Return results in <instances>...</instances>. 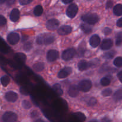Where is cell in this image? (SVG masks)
I'll list each match as a JSON object with an SVG mask.
<instances>
[{"instance_id": "19", "label": "cell", "mask_w": 122, "mask_h": 122, "mask_svg": "<svg viewBox=\"0 0 122 122\" xmlns=\"http://www.w3.org/2000/svg\"><path fill=\"white\" fill-rule=\"evenodd\" d=\"M113 13L117 16L122 15V5L120 4H117L113 8Z\"/></svg>"}, {"instance_id": "18", "label": "cell", "mask_w": 122, "mask_h": 122, "mask_svg": "<svg viewBox=\"0 0 122 122\" xmlns=\"http://www.w3.org/2000/svg\"><path fill=\"white\" fill-rule=\"evenodd\" d=\"M14 59L15 61L19 62V63H23L26 61V55L23 53H21V52H19V53H17L15 54Z\"/></svg>"}, {"instance_id": "21", "label": "cell", "mask_w": 122, "mask_h": 122, "mask_svg": "<svg viewBox=\"0 0 122 122\" xmlns=\"http://www.w3.org/2000/svg\"><path fill=\"white\" fill-rule=\"evenodd\" d=\"M44 64L43 63H37L33 65V68L35 71H41L44 69Z\"/></svg>"}, {"instance_id": "17", "label": "cell", "mask_w": 122, "mask_h": 122, "mask_svg": "<svg viewBox=\"0 0 122 122\" xmlns=\"http://www.w3.org/2000/svg\"><path fill=\"white\" fill-rule=\"evenodd\" d=\"M91 67L90 62H87L85 60H81L78 63V68L80 71H84Z\"/></svg>"}, {"instance_id": "38", "label": "cell", "mask_w": 122, "mask_h": 122, "mask_svg": "<svg viewBox=\"0 0 122 122\" xmlns=\"http://www.w3.org/2000/svg\"><path fill=\"white\" fill-rule=\"evenodd\" d=\"M112 32V30L111 29H110L109 27H106L103 30V32L106 35H108L110 34Z\"/></svg>"}, {"instance_id": "4", "label": "cell", "mask_w": 122, "mask_h": 122, "mask_svg": "<svg viewBox=\"0 0 122 122\" xmlns=\"http://www.w3.org/2000/svg\"><path fill=\"white\" fill-rule=\"evenodd\" d=\"M78 11V7L75 4H71L66 10V14L69 18L75 17Z\"/></svg>"}, {"instance_id": "25", "label": "cell", "mask_w": 122, "mask_h": 122, "mask_svg": "<svg viewBox=\"0 0 122 122\" xmlns=\"http://www.w3.org/2000/svg\"><path fill=\"white\" fill-rule=\"evenodd\" d=\"M10 81V79L9 77L7 76H4L1 78V84H2L4 86H7L9 84Z\"/></svg>"}, {"instance_id": "20", "label": "cell", "mask_w": 122, "mask_h": 122, "mask_svg": "<svg viewBox=\"0 0 122 122\" xmlns=\"http://www.w3.org/2000/svg\"><path fill=\"white\" fill-rule=\"evenodd\" d=\"M81 28L83 32L86 34H89L92 30V28L89 25L85 23H82L81 25Z\"/></svg>"}, {"instance_id": "6", "label": "cell", "mask_w": 122, "mask_h": 122, "mask_svg": "<svg viewBox=\"0 0 122 122\" xmlns=\"http://www.w3.org/2000/svg\"><path fill=\"white\" fill-rule=\"evenodd\" d=\"M76 54V50L74 48H69L63 51L62 53V58L65 61L71 60Z\"/></svg>"}, {"instance_id": "14", "label": "cell", "mask_w": 122, "mask_h": 122, "mask_svg": "<svg viewBox=\"0 0 122 122\" xmlns=\"http://www.w3.org/2000/svg\"><path fill=\"white\" fill-rule=\"evenodd\" d=\"M5 98L9 102H14L17 100L18 95L14 92L10 91L6 93L5 95Z\"/></svg>"}, {"instance_id": "24", "label": "cell", "mask_w": 122, "mask_h": 122, "mask_svg": "<svg viewBox=\"0 0 122 122\" xmlns=\"http://www.w3.org/2000/svg\"><path fill=\"white\" fill-rule=\"evenodd\" d=\"M113 99L115 101H119L122 100V89L116 92L113 95Z\"/></svg>"}, {"instance_id": "44", "label": "cell", "mask_w": 122, "mask_h": 122, "mask_svg": "<svg viewBox=\"0 0 122 122\" xmlns=\"http://www.w3.org/2000/svg\"><path fill=\"white\" fill-rule=\"evenodd\" d=\"M61 1H62V2L64 4H69V3H70V2H72L73 0H61Z\"/></svg>"}, {"instance_id": "32", "label": "cell", "mask_w": 122, "mask_h": 122, "mask_svg": "<svg viewBox=\"0 0 122 122\" xmlns=\"http://www.w3.org/2000/svg\"><path fill=\"white\" fill-rule=\"evenodd\" d=\"M22 106L25 109H29L32 107V104L30 102L27 100H24L22 102Z\"/></svg>"}, {"instance_id": "13", "label": "cell", "mask_w": 122, "mask_h": 122, "mask_svg": "<svg viewBox=\"0 0 122 122\" xmlns=\"http://www.w3.org/2000/svg\"><path fill=\"white\" fill-rule=\"evenodd\" d=\"M79 91L80 89L78 86L73 85L70 86L68 91V93H69V95L71 97H76L79 94Z\"/></svg>"}, {"instance_id": "1", "label": "cell", "mask_w": 122, "mask_h": 122, "mask_svg": "<svg viewBox=\"0 0 122 122\" xmlns=\"http://www.w3.org/2000/svg\"><path fill=\"white\" fill-rule=\"evenodd\" d=\"M54 41L55 36L54 35L51 34H44L38 36L36 39V42L39 45H49L54 42Z\"/></svg>"}, {"instance_id": "9", "label": "cell", "mask_w": 122, "mask_h": 122, "mask_svg": "<svg viewBox=\"0 0 122 122\" xmlns=\"http://www.w3.org/2000/svg\"><path fill=\"white\" fill-rule=\"evenodd\" d=\"M59 24L60 23L58 20H57V19H52L47 21L46 24V27L48 30H54L56 29L58 27Z\"/></svg>"}, {"instance_id": "11", "label": "cell", "mask_w": 122, "mask_h": 122, "mask_svg": "<svg viewBox=\"0 0 122 122\" xmlns=\"http://www.w3.org/2000/svg\"><path fill=\"white\" fill-rule=\"evenodd\" d=\"M71 71H72V69L70 67H67L60 70V71L58 74V77L61 79L65 78L70 75Z\"/></svg>"}, {"instance_id": "30", "label": "cell", "mask_w": 122, "mask_h": 122, "mask_svg": "<svg viewBox=\"0 0 122 122\" xmlns=\"http://www.w3.org/2000/svg\"><path fill=\"white\" fill-rule=\"evenodd\" d=\"M32 44L31 42H27L24 44L23 46V50L25 51H29L32 48Z\"/></svg>"}, {"instance_id": "15", "label": "cell", "mask_w": 122, "mask_h": 122, "mask_svg": "<svg viewBox=\"0 0 122 122\" xmlns=\"http://www.w3.org/2000/svg\"><path fill=\"white\" fill-rule=\"evenodd\" d=\"M113 45V41L110 39H104L101 45V48L103 50H108L112 47Z\"/></svg>"}, {"instance_id": "35", "label": "cell", "mask_w": 122, "mask_h": 122, "mask_svg": "<svg viewBox=\"0 0 122 122\" xmlns=\"http://www.w3.org/2000/svg\"><path fill=\"white\" fill-rule=\"evenodd\" d=\"M97 102V99L94 97H92L89 100V101H88V105H89V106H94L96 104Z\"/></svg>"}, {"instance_id": "39", "label": "cell", "mask_w": 122, "mask_h": 122, "mask_svg": "<svg viewBox=\"0 0 122 122\" xmlns=\"http://www.w3.org/2000/svg\"><path fill=\"white\" fill-rule=\"evenodd\" d=\"M113 1H112L111 0H108L107 1V4H106V8L108 9V8H110L113 7Z\"/></svg>"}, {"instance_id": "42", "label": "cell", "mask_w": 122, "mask_h": 122, "mask_svg": "<svg viewBox=\"0 0 122 122\" xmlns=\"http://www.w3.org/2000/svg\"><path fill=\"white\" fill-rule=\"evenodd\" d=\"M38 114V112L36 111H34V112H32V113H31V116H32V118H34L36 116H37Z\"/></svg>"}, {"instance_id": "5", "label": "cell", "mask_w": 122, "mask_h": 122, "mask_svg": "<svg viewBox=\"0 0 122 122\" xmlns=\"http://www.w3.org/2000/svg\"><path fill=\"white\" fill-rule=\"evenodd\" d=\"M2 120L6 122H14L17 120V115L11 112H5L2 116Z\"/></svg>"}, {"instance_id": "40", "label": "cell", "mask_w": 122, "mask_h": 122, "mask_svg": "<svg viewBox=\"0 0 122 122\" xmlns=\"http://www.w3.org/2000/svg\"><path fill=\"white\" fill-rule=\"evenodd\" d=\"M20 92L21 93V94H23V95H28V92L26 91V90L25 88H21L20 89Z\"/></svg>"}, {"instance_id": "3", "label": "cell", "mask_w": 122, "mask_h": 122, "mask_svg": "<svg viewBox=\"0 0 122 122\" xmlns=\"http://www.w3.org/2000/svg\"><path fill=\"white\" fill-rule=\"evenodd\" d=\"M78 87L81 91L88 92L91 89L92 82L89 80H83L79 83Z\"/></svg>"}, {"instance_id": "28", "label": "cell", "mask_w": 122, "mask_h": 122, "mask_svg": "<svg viewBox=\"0 0 122 122\" xmlns=\"http://www.w3.org/2000/svg\"><path fill=\"white\" fill-rule=\"evenodd\" d=\"M110 79L108 77H104L101 80V84L104 86H108L110 83Z\"/></svg>"}, {"instance_id": "41", "label": "cell", "mask_w": 122, "mask_h": 122, "mask_svg": "<svg viewBox=\"0 0 122 122\" xmlns=\"http://www.w3.org/2000/svg\"><path fill=\"white\" fill-rule=\"evenodd\" d=\"M117 26L119 27H122V17L117 20Z\"/></svg>"}, {"instance_id": "22", "label": "cell", "mask_w": 122, "mask_h": 122, "mask_svg": "<svg viewBox=\"0 0 122 122\" xmlns=\"http://www.w3.org/2000/svg\"><path fill=\"white\" fill-rule=\"evenodd\" d=\"M52 89L53 90L58 94V95H63V91L61 89V87L60 85L58 84V83H56V84L54 85L53 86H52Z\"/></svg>"}, {"instance_id": "8", "label": "cell", "mask_w": 122, "mask_h": 122, "mask_svg": "<svg viewBox=\"0 0 122 122\" xmlns=\"http://www.w3.org/2000/svg\"><path fill=\"white\" fill-rule=\"evenodd\" d=\"M59 56V52L56 50H51L48 51L46 54V58L48 61L52 62L56 61Z\"/></svg>"}, {"instance_id": "29", "label": "cell", "mask_w": 122, "mask_h": 122, "mask_svg": "<svg viewBox=\"0 0 122 122\" xmlns=\"http://www.w3.org/2000/svg\"><path fill=\"white\" fill-rule=\"evenodd\" d=\"M114 65L117 67H121L122 66V57H118L114 60L113 62Z\"/></svg>"}, {"instance_id": "43", "label": "cell", "mask_w": 122, "mask_h": 122, "mask_svg": "<svg viewBox=\"0 0 122 122\" xmlns=\"http://www.w3.org/2000/svg\"><path fill=\"white\" fill-rule=\"evenodd\" d=\"M15 0H7V5H11L13 4H14V2H15Z\"/></svg>"}, {"instance_id": "26", "label": "cell", "mask_w": 122, "mask_h": 122, "mask_svg": "<svg viewBox=\"0 0 122 122\" xmlns=\"http://www.w3.org/2000/svg\"><path fill=\"white\" fill-rule=\"evenodd\" d=\"M116 52L114 51H110L108 52H106L103 55V57L106 59H111V58H113L114 56H115Z\"/></svg>"}, {"instance_id": "2", "label": "cell", "mask_w": 122, "mask_h": 122, "mask_svg": "<svg viewBox=\"0 0 122 122\" xmlns=\"http://www.w3.org/2000/svg\"><path fill=\"white\" fill-rule=\"evenodd\" d=\"M82 20L89 25H95L98 21V15L95 13H86L82 16Z\"/></svg>"}, {"instance_id": "36", "label": "cell", "mask_w": 122, "mask_h": 122, "mask_svg": "<svg viewBox=\"0 0 122 122\" xmlns=\"http://www.w3.org/2000/svg\"><path fill=\"white\" fill-rule=\"evenodd\" d=\"M7 23V20L3 15H0V26L5 25Z\"/></svg>"}, {"instance_id": "10", "label": "cell", "mask_w": 122, "mask_h": 122, "mask_svg": "<svg viewBox=\"0 0 122 122\" xmlns=\"http://www.w3.org/2000/svg\"><path fill=\"white\" fill-rule=\"evenodd\" d=\"M71 31H72V28H71V26L64 25V26H62L61 27L58 29V34L62 36L67 35L71 33Z\"/></svg>"}, {"instance_id": "16", "label": "cell", "mask_w": 122, "mask_h": 122, "mask_svg": "<svg viewBox=\"0 0 122 122\" xmlns=\"http://www.w3.org/2000/svg\"><path fill=\"white\" fill-rule=\"evenodd\" d=\"M19 17H20V11L17 8H14L10 13V20L12 21L15 22L19 20Z\"/></svg>"}, {"instance_id": "33", "label": "cell", "mask_w": 122, "mask_h": 122, "mask_svg": "<svg viewBox=\"0 0 122 122\" xmlns=\"http://www.w3.org/2000/svg\"><path fill=\"white\" fill-rule=\"evenodd\" d=\"M75 115L77 117V119H78L79 120H81V121L83 122V121H85V120L86 117L85 116V115L83 114V113H80V112H78V113H75Z\"/></svg>"}, {"instance_id": "23", "label": "cell", "mask_w": 122, "mask_h": 122, "mask_svg": "<svg viewBox=\"0 0 122 122\" xmlns=\"http://www.w3.org/2000/svg\"><path fill=\"white\" fill-rule=\"evenodd\" d=\"M35 15L36 16H40L43 13V8L41 5H37L35 7L33 10Z\"/></svg>"}, {"instance_id": "7", "label": "cell", "mask_w": 122, "mask_h": 122, "mask_svg": "<svg viewBox=\"0 0 122 122\" xmlns=\"http://www.w3.org/2000/svg\"><path fill=\"white\" fill-rule=\"evenodd\" d=\"M20 40V36L18 33L11 32L7 36V41L11 45H15L17 44Z\"/></svg>"}, {"instance_id": "12", "label": "cell", "mask_w": 122, "mask_h": 122, "mask_svg": "<svg viewBox=\"0 0 122 122\" xmlns=\"http://www.w3.org/2000/svg\"><path fill=\"white\" fill-rule=\"evenodd\" d=\"M100 41L101 39L100 36L98 35H94L89 39V44L93 48H96L100 45Z\"/></svg>"}, {"instance_id": "45", "label": "cell", "mask_w": 122, "mask_h": 122, "mask_svg": "<svg viewBox=\"0 0 122 122\" xmlns=\"http://www.w3.org/2000/svg\"><path fill=\"white\" fill-rule=\"evenodd\" d=\"M117 76L119 78V79H120V82H122V71H121V72H120L119 74H118Z\"/></svg>"}, {"instance_id": "27", "label": "cell", "mask_w": 122, "mask_h": 122, "mask_svg": "<svg viewBox=\"0 0 122 122\" xmlns=\"http://www.w3.org/2000/svg\"><path fill=\"white\" fill-rule=\"evenodd\" d=\"M122 44V32H119L116 35V45L117 46H120Z\"/></svg>"}, {"instance_id": "46", "label": "cell", "mask_w": 122, "mask_h": 122, "mask_svg": "<svg viewBox=\"0 0 122 122\" xmlns=\"http://www.w3.org/2000/svg\"><path fill=\"white\" fill-rule=\"evenodd\" d=\"M6 1H7V0H0V4H2Z\"/></svg>"}, {"instance_id": "34", "label": "cell", "mask_w": 122, "mask_h": 122, "mask_svg": "<svg viewBox=\"0 0 122 122\" xmlns=\"http://www.w3.org/2000/svg\"><path fill=\"white\" fill-rule=\"evenodd\" d=\"M85 49L83 47H81L80 46L78 49V51H77V55L78 56L77 57H83V55L85 54Z\"/></svg>"}, {"instance_id": "31", "label": "cell", "mask_w": 122, "mask_h": 122, "mask_svg": "<svg viewBox=\"0 0 122 122\" xmlns=\"http://www.w3.org/2000/svg\"><path fill=\"white\" fill-rule=\"evenodd\" d=\"M112 92H113V91L111 88H107V89H105L104 90L102 91V95L104 97L110 96V95H112Z\"/></svg>"}, {"instance_id": "37", "label": "cell", "mask_w": 122, "mask_h": 122, "mask_svg": "<svg viewBox=\"0 0 122 122\" xmlns=\"http://www.w3.org/2000/svg\"><path fill=\"white\" fill-rule=\"evenodd\" d=\"M33 1V0H19V2L21 5H24L29 4Z\"/></svg>"}]
</instances>
